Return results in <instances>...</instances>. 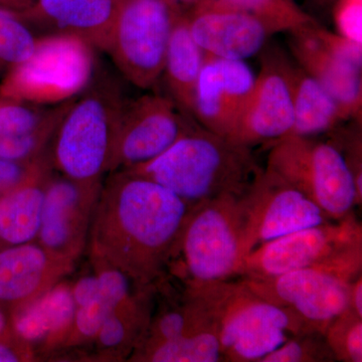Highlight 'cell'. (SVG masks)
Returning <instances> with one entry per match:
<instances>
[{
  "mask_svg": "<svg viewBox=\"0 0 362 362\" xmlns=\"http://www.w3.org/2000/svg\"><path fill=\"white\" fill-rule=\"evenodd\" d=\"M192 206L144 176L113 173L101 187L90 223L93 257L139 287H152L168 270Z\"/></svg>",
  "mask_w": 362,
  "mask_h": 362,
  "instance_id": "6da1fadb",
  "label": "cell"
},
{
  "mask_svg": "<svg viewBox=\"0 0 362 362\" xmlns=\"http://www.w3.org/2000/svg\"><path fill=\"white\" fill-rule=\"evenodd\" d=\"M259 169L251 147L197 123L161 156L127 170L195 204L226 195L242 197Z\"/></svg>",
  "mask_w": 362,
  "mask_h": 362,
  "instance_id": "7a4b0ae2",
  "label": "cell"
},
{
  "mask_svg": "<svg viewBox=\"0 0 362 362\" xmlns=\"http://www.w3.org/2000/svg\"><path fill=\"white\" fill-rule=\"evenodd\" d=\"M128 102L113 78L95 71L87 88L69 104L51 138L52 163L61 175L93 183L110 173Z\"/></svg>",
  "mask_w": 362,
  "mask_h": 362,
  "instance_id": "3957f363",
  "label": "cell"
},
{
  "mask_svg": "<svg viewBox=\"0 0 362 362\" xmlns=\"http://www.w3.org/2000/svg\"><path fill=\"white\" fill-rule=\"evenodd\" d=\"M182 284L211 314L225 362H259L293 335L311 332L294 313L259 297L242 278Z\"/></svg>",
  "mask_w": 362,
  "mask_h": 362,
  "instance_id": "277c9868",
  "label": "cell"
},
{
  "mask_svg": "<svg viewBox=\"0 0 362 362\" xmlns=\"http://www.w3.org/2000/svg\"><path fill=\"white\" fill-rule=\"evenodd\" d=\"M244 214L240 197L226 195L194 204L168 269L182 283L239 278Z\"/></svg>",
  "mask_w": 362,
  "mask_h": 362,
  "instance_id": "5b68a950",
  "label": "cell"
},
{
  "mask_svg": "<svg viewBox=\"0 0 362 362\" xmlns=\"http://www.w3.org/2000/svg\"><path fill=\"white\" fill-rule=\"evenodd\" d=\"M362 274V245L319 265L266 279L242 278L259 297L291 311L311 332H325L347 308L349 283Z\"/></svg>",
  "mask_w": 362,
  "mask_h": 362,
  "instance_id": "8992f818",
  "label": "cell"
},
{
  "mask_svg": "<svg viewBox=\"0 0 362 362\" xmlns=\"http://www.w3.org/2000/svg\"><path fill=\"white\" fill-rule=\"evenodd\" d=\"M93 49L75 35H40L32 56L1 78L0 97L42 106L74 99L94 76Z\"/></svg>",
  "mask_w": 362,
  "mask_h": 362,
  "instance_id": "52a82bcc",
  "label": "cell"
},
{
  "mask_svg": "<svg viewBox=\"0 0 362 362\" xmlns=\"http://www.w3.org/2000/svg\"><path fill=\"white\" fill-rule=\"evenodd\" d=\"M266 168L311 199L331 221L356 206V188L341 151L317 136H287L271 145Z\"/></svg>",
  "mask_w": 362,
  "mask_h": 362,
  "instance_id": "ba28073f",
  "label": "cell"
},
{
  "mask_svg": "<svg viewBox=\"0 0 362 362\" xmlns=\"http://www.w3.org/2000/svg\"><path fill=\"white\" fill-rule=\"evenodd\" d=\"M183 13L170 0H122L108 52L131 84L152 87L163 73L173 28Z\"/></svg>",
  "mask_w": 362,
  "mask_h": 362,
  "instance_id": "9c48e42d",
  "label": "cell"
},
{
  "mask_svg": "<svg viewBox=\"0 0 362 362\" xmlns=\"http://www.w3.org/2000/svg\"><path fill=\"white\" fill-rule=\"evenodd\" d=\"M240 201L245 257L267 242L331 221L303 192L268 168L259 169Z\"/></svg>",
  "mask_w": 362,
  "mask_h": 362,
  "instance_id": "30bf717a",
  "label": "cell"
},
{
  "mask_svg": "<svg viewBox=\"0 0 362 362\" xmlns=\"http://www.w3.org/2000/svg\"><path fill=\"white\" fill-rule=\"evenodd\" d=\"M362 245V225L354 213L342 220L302 228L252 250L239 278L266 279L322 264Z\"/></svg>",
  "mask_w": 362,
  "mask_h": 362,
  "instance_id": "8fae6325",
  "label": "cell"
},
{
  "mask_svg": "<svg viewBox=\"0 0 362 362\" xmlns=\"http://www.w3.org/2000/svg\"><path fill=\"white\" fill-rule=\"evenodd\" d=\"M288 33L294 61L332 95L352 120L361 122L362 45L319 23Z\"/></svg>",
  "mask_w": 362,
  "mask_h": 362,
  "instance_id": "7c38bea8",
  "label": "cell"
},
{
  "mask_svg": "<svg viewBox=\"0 0 362 362\" xmlns=\"http://www.w3.org/2000/svg\"><path fill=\"white\" fill-rule=\"evenodd\" d=\"M197 122L170 97L148 94L128 102L117 137L110 173L151 161Z\"/></svg>",
  "mask_w": 362,
  "mask_h": 362,
  "instance_id": "4fadbf2b",
  "label": "cell"
},
{
  "mask_svg": "<svg viewBox=\"0 0 362 362\" xmlns=\"http://www.w3.org/2000/svg\"><path fill=\"white\" fill-rule=\"evenodd\" d=\"M261 70L246 108L228 139L254 148L271 145L289 134L294 123L290 58L276 47H265Z\"/></svg>",
  "mask_w": 362,
  "mask_h": 362,
  "instance_id": "5bb4252c",
  "label": "cell"
},
{
  "mask_svg": "<svg viewBox=\"0 0 362 362\" xmlns=\"http://www.w3.org/2000/svg\"><path fill=\"white\" fill-rule=\"evenodd\" d=\"M101 187L63 175L45 181L37 240L54 258L71 265L87 246Z\"/></svg>",
  "mask_w": 362,
  "mask_h": 362,
  "instance_id": "9a60e30c",
  "label": "cell"
},
{
  "mask_svg": "<svg viewBox=\"0 0 362 362\" xmlns=\"http://www.w3.org/2000/svg\"><path fill=\"white\" fill-rule=\"evenodd\" d=\"M257 76L245 61L207 54L195 88L192 118L228 138L246 108Z\"/></svg>",
  "mask_w": 362,
  "mask_h": 362,
  "instance_id": "2e32d148",
  "label": "cell"
},
{
  "mask_svg": "<svg viewBox=\"0 0 362 362\" xmlns=\"http://www.w3.org/2000/svg\"><path fill=\"white\" fill-rule=\"evenodd\" d=\"M122 0H35L18 13L40 35L64 33L107 51Z\"/></svg>",
  "mask_w": 362,
  "mask_h": 362,
  "instance_id": "e0dca14e",
  "label": "cell"
},
{
  "mask_svg": "<svg viewBox=\"0 0 362 362\" xmlns=\"http://www.w3.org/2000/svg\"><path fill=\"white\" fill-rule=\"evenodd\" d=\"M187 16L195 42L216 58L245 61L262 52L273 35L257 18L235 11L194 8Z\"/></svg>",
  "mask_w": 362,
  "mask_h": 362,
  "instance_id": "ac0fdd59",
  "label": "cell"
},
{
  "mask_svg": "<svg viewBox=\"0 0 362 362\" xmlns=\"http://www.w3.org/2000/svg\"><path fill=\"white\" fill-rule=\"evenodd\" d=\"M70 268L39 243L0 250V304L16 309L30 303L54 287Z\"/></svg>",
  "mask_w": 362,
  "mask_h": 362,
  "instance_id": "d6986e66",
  "label": "cell"
},
{
  "mask_svg": "<svg viewBox=\"0 0 362 362\" xmlns=\"http://www.w3.org/2000/svg\"><path fill=\"white\" fill-rule=\"evenodd\" d=\"M76 310L71 286L59 283L30 303L14 309L11 329L25 345L68 339Z\"/></svg>",
  "mask_w": 362,
  "mask_h": 362,
  "instance_id": "ffe728a7",
  "label": "cell"
},
{
  "mask_svg": "<svg viewBox=\"0 0 362 362\" xmlns=\"http://www.w3.org/2000/svg\"><path fill=\"white\" fill-rule=\"evenodd\" d=\"M294 123L287 136H319L352 121L344 108L318 81L290 59ZM286 136V137H287Z\"/></svg>",
  "mask_w": 362,
  "mask_h": 362,
  "instance_id": "44dd1931",
  "label": "cell"
},
{
  "mask_svg": "<svg viewBox=\"0 0 362 362\" xmlns=\"http://www.w3.org/2000/svg\"><path fill=\"white\" fill-rule=\"evenodd\" d=\"M44 165L0 197V250L37 240L44 206Z\"/></svg>",
  "mask_w": 362,
  "mask_h": 362,
  "instance_id": "7402d4cb",
  "label": "cell"
},
{
  "mask_svg": "<svg viewBox=\"0 0 362 362\" xmlns=\"http://www.w3.org/2000/svg\"><path fill=\"white\" fill-rule=\"evenodd\" d=\"M206 57L189 32L187 13H183L171 33L162 75L171 99L192 117L195 88Z\"/></svg>",
  "mask_w": 362,
  "mask_h": 362,
  "instance_id": "603a6c76",
  "label": "cell"
},
{
  "mask_svg": "<svg viewBox=\"0 0 362 362\" xmlns=\"http://www.w3.org/2000/svg\"><path fill=\"white\" fill-rule=\"evenodd\" d=\"M182 286L180 296L168 299L166 303L161 304L156 313L151 314L148 326L137 346L216 329V324L202 300L187 286Z\"/></svg>",
  "mask_w": 362,
  "mask_h": 362,
  "instance_id": "cb8c5ba5",
  "label": "cell"
},
{
  "mask_svg": "<svg viewBox=\"0 0 362 362\" xmlns=\"http://www.w3.org/2000/svg\"><path fill=\"white\" fill-rule=\"evenodd\" d=\"M98 264L100 265L97 272L99 287L92 299L76 310L68 337L75 341L94 339L106 319L139 290L144 289L141 288L133 293L131 284L134 283L123 272L106 264Z\"/></svg>",
  "mask_w": 362,
  "mask_h": 362,
  "instance_id": "d4e9b609",
  "label": "cell"
},
{
  "mask_svg": "<svg viewBox=\"0 0 362 362\" xmlns=\"http://www.w3.org/2000/svg\"><path fill=\"white\" fill-rule=\"evenodd\" d=\"M194 8L223 9L247 14L264 23L273 35L293 32L318 23L294 0H202Z\"/></svg>",
  "mask_w": 362,
  "mask_h": 362,
  "instance_id": "484cf974",
  "label": "cell"
},
{
  "mask_svg": "<svg viewBox=\"0 0 362 362\" xmlns=\"http://www.w3.org/2000/svg\"><path fill=\"white\" fill-rule=\"evenodd\" d=\"M131 361L147 362H225L218 330L202 331L190 337L140 345Z\"/></svg>",
  "mask_w": 362,
  "mask_h": 362,
  "instance_id": "4316f807",
  "label": "cell"
},
{
  "mask_svg": "<svg viewBox=\"0 0 362 362\" xmlns=\"http://www.w3.org/2000/svg\"><path fill=\"white\" fill-rule=\"evenodd\" d=\"M71 100L42 106L0 97V139L30 134L59 122Z\"/></svg>",
  "mask_w": 362,
  "mask_h": 362,
  "instance_id": "83f0119b",
  "label": "cell"
},
{
  "mask_svg": "<svg viewBox=\"0 0 362 362\" xmlns=\"http://www.w3.org/2000/svg\"><path fill=\"white\" fill-rule=\"evenodd\" d=\"M37 37L20 13L0 8V77L32 56Z\"/></svg>",
  "mask_w": 362,
  "mask_h": 362,
  "instance_id": "f1b7e54d",
  "label": "cell"
},
{
  "mask_svg": "<svg viewBox=\"0 0 362 362\" xmlns=\"http://www.w3.org/2000/svg\"><path fill=\"white\" fill-rule=\"evenodd\" d=\"M335 361H362V317L346 308L335 317L324 332Z\"/></svg>",
  "mask_w": 362,
  "mask_h": 362,
  "instance_id": "f546056e",
  "label": "cell"
},
{
  "mask_svg": "<svg viewBox=\"0 0 362 362\" xmlns=\"http://www.w3.org/2000/svg\"><path fill=\"white\" fill-rule=\"evenodd\" d=\"M323 333L293 335L259 362H334Z\"/></svg>",
  "mask_w": 362,
  "mask_h": 362,
  "instance_id": "4dcf8cb0",
  "label": "cell"
},
{
  "mask_svg": "<svg viewBox=\"0 0 362 362\" xmlns=\"http://www.w3.org/2000/svg\"><path fill=\"white\" fill-rule=\"evenodd\" d=\"M350 127L344 124L329 132L332 139L331 142L337 145L341 151L343 157L354 180L356 188V206L362 204V136L361 122L354 120Z\"/></svg>",
  "mask_w": 362,
  "mask_h": 362,
  "instance_id": "1f68e13d",
  "label": "cell"
},
{
  "mask_svg": "<svg viewBox=\"0 0 362 362\" xmlns=\"http://www.w3.org/2000/svg\"><path fill=\"white\" fill-rule=\"evenodd\" d=\"M333 21L338 35L362 45V0H334Z\"/></svg>",
  "mask_w": 362,
  "mask_h": 362,
  "instance_id": "d6a6232c",
  "label": "cell"
},
{
  "mask_svg": "<svg viewBox=\"0 0 362 362\" xmlns=\"http://www.w3.org/2000/svg\"><path fill=\"white\" fill-rule=\"evenodd\" d=\"M44 162L39 158L30 161H14L0 157V192H8L37 173Z\"/></svg>",
  "mask_w": 362,
  "mask_h": 362,
  "instance_id": "836d02e7",
  "label": "cell"
},
{
  "mask_svg": "<svg viewBox=\"0 0 362 362\" xmlns=\"http://www.w3.org/2000/svg\"><path fill=\"white\" fill-rule=\"evenodd\" d=\"M98 287H99L98 273L78 279L76 284L71 287L76 307L78 308V307L83 306L89 300L92 299L97 291Z\"/></svg>",
  "mask_w": 362,
  "mask_h": 362,
  "instance_id": "e575fe53",
  "label": "cell"
},
{
  "mask_svg": "<svg viewBox=\"0 0 362 362\" xmlns=\"http://www.w3.org/2000/svg\"><path fill=\"white\" fill-rule=\"evenodd\" d=\"M25 344L16 335L0 337V362L25 361Z\"/></svg>",
  "mask_w": 362,
  "mask_h": 362,
  "instance_id": "d590c367",
  "label": "cell"
},
{
  "mask_svg": "<svg viewBox=\"0 0 362 362\" xmlns=\"http://www.w3.org/2000/svg\"><path fill=\"white\" fill-rule=\"evenodd\" d=\"M347 308L362 317V274L349 283Z\"/></svg>",
  "mask_w": 362,
  "mask_h": 362,
  "instance_id": "8d00e7d4",
  "label": "cell"
},
{
  "mask_svg": "<svg viewBox=\"0 0 362 362\" xmlns=\"http://www.w3.org/2000/svg\"><path fill=\"white\" fill-rule=\"evenodd\" d=\"M35 0H0V8L23 13L35 4Z\"/></svg>",
  "mask_w": 362,
  "mask_h": 362,
  "instance_id": "74e56055",
  "label": "cell"
},
{
  "mask_svg": "<svg viewBox=\"0 0 362 362\" xmlns=\"http://www.w3.org/2000/svg\"><path fill=\"white\" fill-rule=\"evenodd\" d=\"M9 335H13L11 329V319L8 318L4 306L0 304V337H6Z\"/></svg>",
  "mask_w": 362,
  "mask_h": 362,
  "instance_id": "f35d334b",
  "label": "cell"
},
{
  "mask_svg": "<svg viewBox=\"0 0 362 362\" xmlns=\"http://www.w3.org/2000/svg\"><path fill=\"white\" fill-rule=\"evenodd\" d=\"M170 1L173 2L176 6L180 7L183 13H188L199 6L202 0H170Z\"/></svg>",
  "mask_w": 362,
  "mask_h": 362,
  "instance_id": "ab89813d",
  "label": "cell"
},
{
  "mask_svg": "<svg viewBox=\"0 0 362 362\" xmlns=\"http://www.w3.org/2000/svg\"><path fill=\"white\" fill-rule=\"evenodd\" d=\"M312 1L315 2V4H318V6H329V4H333L334 0H312Z\"/></svg>",
  "mask_w": 362,
  "mask_h": 362,
  "instance_id": "60d3db41",
  "label": "cell"
},
{
  "mask_svg": "<svg viewBox=\"0 0 362 362\" xmlns=\"http://www.w3.org/2000/svg\"><path fill=\"white\" fill-rule=\"evenodd\" d=\"M2 194H1V192H0V197H1Z\"/></svg>",
  "mask_w": 362,
  "mask_h": 362,
  "instance_id": "b9f144b4",
  "label": "cell"
}]
</instances>
